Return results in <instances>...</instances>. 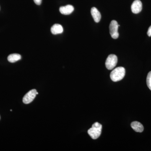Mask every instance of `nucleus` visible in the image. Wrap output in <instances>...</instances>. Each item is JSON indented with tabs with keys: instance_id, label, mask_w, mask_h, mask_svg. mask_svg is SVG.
I'll return each instance as SVG.
<instances>
[{
	"instance_id": "f257e3e1",
	"label": "nucleus",
	"mask_w": 151,
	"mask_h": 151,
	"mask_svg": "<svg viewBox=\"0 0 151 151\" xmlns=\"http://www.w3.org/2000/svg\"><path fill=\"white\" fill-rule=\"evenodd\" d=\"M125 73L126 70L124 67H117L111 72L110 77L112 81L116 82L122 80L125 76Z\"/></svg>"
},
{
	"instance_id": "f03ea898",
	"label": "nucleus",
	"mask_w": 151,
	"mask_h": 151,
	"mask_svg": "<svg viewBox=\"0 0 151 151\" xmlns=\"http://www.w3.org/2000/svg\"><path fill=\"white\" fill-rule=\"evenodd\" d=\"M102 129V125L98 122H96L92 125V128L88 130V133L92 139H96L101 135Z\"/></svg>"
},
{
	"instance_id": "7ed1b4c3",
	"label": "nucleus",
	"mask_w": 151,
	"mask_h": 151,
	"mask_svg": "<svg viewBox=\"0 0 151 151\" xmlns=\"http://www.w3.org/2000/svg\"><path fill=\"white\" fill-rule=\"evenodd\" d=\"M118 58L115 55H110L106 59L105 66L108 70H112L117 65Z\"/></svg>"
},
{
	"instance_id": "20e7f679",
	"label": "nucleus",
	"mask_w": 151,
	"mask_h": 151,
	"mask_svg": "<svg viewBox=\"0 0 151 151\" xmlns=\"http://www.w3.org/2000/svg\"><path fill=\"white\" fill-rule=\"evenodd\" d=\"M119 24L116 20H113L111 21L109 26L110 33L111 36L114 39H116L119 37V33L118 32Z\"/></svg>"
},
{
	"instance_id": "39448f33",
	"label": "nucleus",
	"mask_w": 151,
	"mask_h": 151,
	"mask_svg": "<svg viewBox=\"0 0 151 151\" xmlns=\"http://www.w3.org/2000/svg\"><path fill=\"white\" fill-rule=\"evenodd\" d=\"M37 93V92L35 89H32L24 95L23 98V102L26 104L31 103L36 96Z\"/></svg>"
},
{
	"instance_id": "423d86ee",
	"label": "nucleus",
	"mask_w": 151,
	"mask_h": 151,
	"mask_svg": "<svg viewBox=\"0 0 151 151\" xmlns=\"http://www.w3.org/2000/svg\"><path fill=\"white\" fill-rule=\"evenodd\" d=\"M131 9L133 13L137 14L140 12L142 9V4L140 0H135L131 6Z\"/></svg>"
},
{
	"instance_id": "0eeeda50",
	"label": "nucleus",
	"mask_w": 151,
	"mask_h": 151,
	"mask_svg": "<svg viewBox=\"0 0 151 151\" xmlns=\"http://www.w3.org/2000/svg\"><path fill=\"white\" fill-rule=\"evenodd\" d=\"M60 13L64 15H69L72 13L74 11L73 6L68 5L64 6H61L59 9Z\"/></svg>"
},
{
	"instance_id": "6e6552de",
	"label": "nucleus",
	"mask_w": 151,
	"mask_h": 151,
	"mask_svg": "<svg viewBox=\"0 0 151 151\" xmlns=\"http://www.w3.org/2000/svg\"><path fill=\"white\" fill-rule=\"evenodd\" d=\"M91 13L94 21L98 23L100 21L101 18V14L100 12L95 7H92L91 9Z\"/></svg>"
},
{
	"instance_id": "1a4fd4ad",
	"label": "nucleus",
	"mask_w": 151,
	"mask_h": 151,
	"mask_svg": "<svg viewBox=\"0 0 151 151\" xmlns=\"http://www.w3.org/2000/svg\"><path fill=\"white\" fill-rule=\"evenodd\" d=\"M63 31V28L60 24H55L52 27L51 32L53 35L60 34L62 33Z\"/></svg>"
},
{
	"instance_id": "9d476101",
	"label": "nucleus",
	"mask_w": 151,
	"mask_h": 151,
	"mask_svg": "<svg viewBox=\"0 0 151 151\" xmlns=\"http://www.w3.org/2000/svg\"><path fill=\"white\" fill-rule=\"evenodd\" d=\"M131 127L132 129L137 132H143L144 131V127L142 124L138 122H134L131 124Z\"/></svg>"
},
{
	"instance_id": "9b49d317",
	"label": "nucleus",
	"mask_w": 151,
	"mask_h": 151,
	"mask_svg": "<svg viewBox=\"0 0 151 151\" xmlns=\"http://www.w3.org/2000/svg\"><path fill=\"white\" fill-rule=\"evenodd\" d=\"M8 60L10 63H15L21 59L20 55L14 53L10 55L8 57Z\"/></svg>"
},
{
	"instance_id": "f8f14e48",
	"label": "nucleus",
	"mask_w": 151,
	"mask_h": 151,
	"mask_svg": "<svg viewBox=\"0 0 151 151\" xmlns=\"http://www.w3.org/2000/svg\"><path fill=\"white\" fill-rule=\"evenodd\" d=\"M147 84L149 89L151 90V71L148 73L147 78Z\"/></svg>"
},
{
	"instance_id": "ddd939ff",
	"label": "nucleus",
	"mask_w": 151,
	"mask_h": 151,
	"mask_svg": "<svg viewBox=\"0 0 151 151\" xmlns=\"http://www.w3.org/2000/svg\"><path fill=\"white\" fill-rule=\"evenodd\" d=\"M42 1V0H34L36 4L38 5H40L41 4Z\"/></svg>"
},
{
	"instance_id": "4468645a",
	"label": "nucleus",
	"mask_w": 151,
	"mask_h": 151,
	"mask_svg": "<svg viewBox=\"0 0 151 151\" xmlns=\"http://www.w3.org/2000/svg\"><path fill=\"white\" fill-rule=\"evenodd\" d=\"M147 35L149 37L151 36V26L149 28L148 30Z\"/></svg>"
},
{
	"instance_id": "2eb2a0df",
	"label": "nucleus",
	"mask_w": 151,
	"mask_h": 151,
	"mask_svg": "<svg viewBox=\"0 0 151 151\" xmlns=\"http://www.w3.org/2000/svg\"><path fill=\"white\" fill-rule=\"evenodd\" d=\"M37 94H38V93L37 92Z\"/></svg>"
},
{
	"instance_id": "dca6fc26",
	"label": "nucleus",
	"mask_w": 151,
	"mask_h": 151,
	"mask_svg": "<svg viewBox=\"0 0 151 151\" xmlns=\"http://www.w3.org/2000/svg\"><path fill=\"white\" fill-rule=\"evenodd\" d=\"M0 119H1V117H0Z\"/></svg>"
}]
</instances>
